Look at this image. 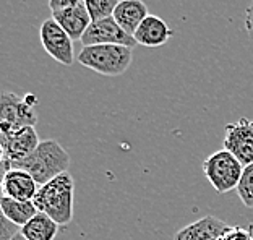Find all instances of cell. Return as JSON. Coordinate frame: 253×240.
Masks as SVG:
<instances>
[{
    "mask_svg": "<svg viewBox=\"0 0 253 240\" xmlns=\"http://www.w3.org/2000/svg\"><path fill=\"white\" fill-rule=\"evenodd\" d=\"M120 0H84V5L91 16V20L97 21V20L112 16Z\"/></svg>",
    "mask_w": 253,
    "mask_h": 240,
    "instance_id": "17",
    "label": "cell"
},
{
    "mask_svg": "<svg viewBox=\"0 0 253 240\" xmlns=\"http://www.w3.org/2000/svg\"><path fill=\"white\" fill-rule=\"evenodd\" d=\"M235 190H237L239 198L242 200V203L245 206L253 208V164L247 165L244 169L242 179H240Z\"/></svg>",
    "mask_w": 253,
    "mask_h": 240,
    "instance_id": "18",
    "label": "cell"
},
{
    "mask_svg": "<svg viewBox=\"0 0 253 240\" xmlns=\"http://www.w3.org/2000/svg\"><path fill=\"white\" fill-rule=\"evenodd\" d=\"M39 38L45 52L59 64L70 67L77 59L73 52V39L63 31V28L52 16L42 21L39 28Z\"/></svg>",
    "mask_w": 253,
    "mask_h": 240,
    "instance_id": "7",
    "label": "cell"
},
{
    "mask_svg": "<svg viewBox=\"0 0 253 240\" xmlns=\"http://www.w3.org/2000/svg\"><path fill=\"white\" fill-rule=\"evenodd\" d=\"M39 136L34 127H25L10 133H0V145H2V162L3 172L10 169V164L23 161L30 154L36 151L39 146Z\"/></svg>",
    "mask_w": 253,
    "mask_h": 240,
    "instance_id": "6",
    "label": "cell"
},
{
    "mask_svg": "<svg viewBox=\"0 0 253 240\" xmlns=\"http://www.w3.org/2000/svg\"><path fill=\"white\" fill-rule=\"evenodd\" d=\"M133 49L117 44L86 45L77 57L78 64L104 77H119L128 70Z\"/></svg>",
    "mask_w": 253,
    "mask_h": 240,
    "instance_id": "3",
    "label": "cell"
},
{
    "mask_svg": "<svg viewBox=\"0 0 253 240\" xmlns=\"http://www.w3.org/2000/svg\"><path fill=\"white\" fill-rule=\"evenodd\" d=\"M57 232H59V224L41 211L26 226L21 227V234L26 240H54Z\"/></svg>",
    "mask_w": 253,
    "mask_h": 240,
    "instance_id": "16",
    "label": "cell"
},
{
    "mask_svg": "<svg viewBox=\"0 0 253 240\" xmlns=\"http://www.w3.org/2000/svg\"><path fill=\"white\" fill-rule=\"evenodd\" d=\"M83 47L86 45H97V44H117V45H126L133 49L136 41L133 36L126 34L119 23L114 20V16L102 18L97 21H91L89 28L82 38Z\"/></svg>",
    "mask_w": 253,
    "mask_h": 240,
    "instance_id": "9",
    "label": "cell"
},
{
    "mask_svg": "<svg viewBox=\"0 0 253 240\" xmlns=\"http://www.w3.org/2000/svg\"><path fill=\"white\" fill-rule=\"evenodd\" d=\"M21 232V227L11 222L8 218L2 214V222H0V240H13Z\"/></svg>",
    "mask_w": 253,
    "mask_h": 240,
    "instance_id": "19",
    "label": "cell"
},
{
    "mask_svg": "<svg viewBox=\"0 0 253 240\" xmlns=\"http://www.w3.org/2000/svg\"><path fill=\"white\" fill-rule=\"evenodd\" d=\"M244 169V164L227 150L216 151L203 161V172L217 193H227L237 188Z\"/></svg>",
    "mask_w": 253,
    "mask_h": 240,
    "instance_id": "5",
    "label": "cell"
},
{
    "mask_svg": "<svg viewBox=\"0 0 253 240\" xmlns=\"http://www.w3.org/2000/svg\"><path fill=\"white\" fill-rule=\"evenodd\" d=\"M84 0H49V8L50 11H59L65 8L77 7V5H83Z\"/></svg>",
    "mask_w": 253,
    "mask_h": 240,
    "instance_id": "21",
    "label": "cell"
},
{
    "mask_svg": "<svg viewBox=\"0 0 253 240\" xmlns=\"http://www.w3.org/2000/svg\"><path fill=\"white\" fill-rule=\"evenodd\" d=\"M172 36H174V31L170 30L168 23L156 15H148L133 34L136 44L146 45V47H161Z\"/></svg>",
    "mask_w": 253,
    "mask_h": 240,
    "instance_id": "12",
    "label": "cell"
},
{
    "mask_svg": "<svg viewBox=\"0 0 253 240\" xmlns=\"http://www.w3.org/2000/svg\"><path fill=\"white\" fill-rule=\"evenodd\" d=\"M245 30H247V34H249V38L252 39V42H253V0L249 5V8L245 10Z\"/></svg>",
    "mask_w": 253,
    "mask_h": 240,
    "instance_id": "22",
    "label": "cell"
},
{
    "mask_svg": "<svg viewBox=\"0 0 253 240\" xmlns=\"http://www.w3.org/2000/svg\"><path fill=\"white\" fill-rule=\"evenodd\" d=\"M249 231H250V234H252V237H253V222L249 226Z\"/></svg>",
    "mask_w": 253,
    "mask_h": 240,
    "instance_id": "24",
    "label": "cell"
},
{
    "mask_svg": "<svg viewBox=\"0 0 253 240\" xmlns=\"http://www.w3.org/2000/svg\"><path fill=\"white\" fill-rule=\"evenodd\" d=\"M39 190V184L33 177L20 169H10L3 172L2 193L3 197L20 200V201H33Z\"/></svg>",
    "mask_w": 253,
    "mask_h": 240,
    "instance_id": "11",
    "label": "cell"
},
{
    "mask_svg": "<svg viewBox=\"0 0 253 240\" xmlns=\"http://www.w3.org/2000/svg\"><path fill=\"white\" fill-rule=\"evenodd\" d=\"M148 15V7L143 0H120L112 16L126 34L133 36Z\"/></svg>",
    "mask_w": 253,
    "mask_h": 240,
    "instance_id": "14",
    "label": "cell"
},
{
    "mask_svg": "<svg viewBox=\"0 0 253 240\" xmlns=\"http://www.w3.org/2000/svg\"><path fill=\"white\" fill-rule=\"evenodd\" d=\"M0 209H2V214L5 218H8L20 227L26 226L39 213L33 201H20V200L7 197H2V200H0Z\"/></svg>",
    "mask_w": 253,
    "mask_h": 240,
    "instance_id": "15",
    "label": "cell"
},
{
    "mask_svg": "<svg viewBox=\"0 0 253 240\" xmlns=\"http://www.w3.org/2000/svg\"><path fill=\"white\" fill-rule=\"evenodd\" d=\"M221 240H253V237L249 229H244V227H232Z\"/></svg>",
    "mask_w": 253,
    "mask_h": 240,
    "instance_id": "20",
    "label": "cell"
},
{
    "mask_svg": "<svg viewBox=\"0 0 253 240\" xmlns=\"http://www.w3.org/2000/svg\"><path fill=\"white\" fill-rule=\"evenodd\" d=\"M38 99L34 94H25L20 98L15 93L2 94V106H0V133L34 127L38 122Z\"/></svg>",
    "mask_w": 253,
    "mask_h": 240,
    "instance_id": "4",
    "label": "cell"
},
{
    "mask_svg": "<svg viewBox=\"0 0 253 240\" xmlns=\"http://www.w3.org/2000/svg\"><path fill=\"white\" fill-rule=\"evenodd\" d=\"M73 198H75V182L73 177L65 172L55 177L54 180L39 187L33 203L38 211L47 214L59 226L70 224L73 219Z\"/></svg>",
    "mask_w": 253,
    "mask_h": 240,
    "instance_id": "2",
    "label": "cell"
},
{
    "mask_svg": "<svg viewBox=\"0 0 253 240\" xmlns=\"http://www.w3.org/2000/svg\"><path fill=\"white\" fill-rule=\"evenodd\" d=\"M68 167H70V156L65 148L55 140L41 141L33 154L23 161L10 164V169H20L30 174L39 187L54 180L60 174L68 172Z\"/></svg>",
    "mask_w": 253,
    "mask_h": 240,
    "instance_id": "1",
    "label": "cell"
},
{
    "mask_svg": "<svg viewBox=\"0 0 253 240\" xmlns=\"http://www.w3.org/2000/svg\"><path fill=\"white\" fill-rule=\"evenodd\" d=\"M52 18L59 23L63 28L68 36H70L73 41H82L83 34L91 25V16L86 10V5H77V7L72 8H65V10H59V11H52Z\"/></svg>",
    "mask_w": 253,
    "mask_h": 240,
    "instance_id": "13",
    "label": "cell"
},
{
    "mask_svg": "<svg viewBox=\"0 0 253 240\" xmlns=\"http://www.w3.org/2000/svg\"><path fill=\"white\" fill-rule=\"evenodd\" d=\"M13 240H26V239H25V237H23V234L20 232V234H18V236H16V237H15Z\"/></svg>",
    "mask_w": 253,
    "mask_h": 240,
    "instance_id": "23",
    "label": "cell"
},
{
    "mask_svg": "<svg viewBox=\"0 0 253 240\" xmlns=\"http://www.w3.org/2000/svg\"><path fill=\"white\" fill-rule=\"evenodd\" d=\"M232 227L216 216H205L175 234L174 240H221Z\"/></svg>",
    "mask_w": 253,
    "mask_h": 240,
    "instance_id": "10",
    "label": "cell"
},
{
    "mask_svg": "<svg viewBox=\"0 0 253 240\" xmlns=\"http://www.w3.org/2000/svg\"><path fill=\"white\" fill-rule=\"evenodd\" d=\"M224 150L232 153L244 167L253 164V120L242 117L226 125Z\"/></svg>",
    "mask_w": 253,
    "mask_h": 240,
    "instance_id": "8",
    "label": "cell"
}]
</instances>
